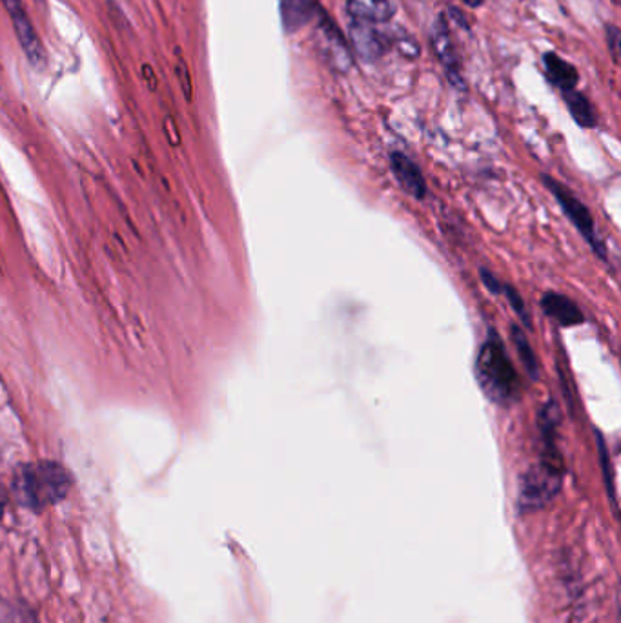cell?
Masks as SVG:
<instances>
[{"instance_id":"5","label":"cell","mask_w":621,"mask_h":623,"mask_svg":"<svg viewBox=\"0 0 621 623\" xmlns=\"http://www.w3.org/2000/svg\"><path fill=\"white\" fill-rule=\"evenodd\" d=\"M0 2L10 17L13 30H15V37L21 44V50L26 55V59L33 68L42 70L48 62V53L42 44L41 35L35 30V24L26 11L24 2L22 0H0Z\"/></svg>"},{"instance_id":"12","label":"cell","mask_w":621,"mask_h":623,"mask_svg":"<svg viewBox=\"0 0 621 623\" xmlns=\"http://www.w3.org/2000/svg\"><path fill=\"white\" fill-rule=\"evenodd\" d=\"M323 21L319 24V28L323 31V41H325L326 52L332 59V64L337 66L339 70L347 72L350 68V53H348L347 44L343 41V35L337 30L336 24L330 21L325 15H321Z\"/></svg>"},{"instance_id":"9","label":"cell","mask_w":621,"mask_h":623,"mask_svg":"<svg viewBox=\"0 0 621 623\" xmlns=\"http://www.w3.org/2000/svg\"><path fill=\"white\" fill-rule=\"evenodd\" d=\"M541 308L560 327H576L585 321L581 308L572 301L571 297L563 296L558 292L543 294Z\"/></svg>"},{"instance_id":"7","label":"cell","mask_w":621,"mask_h":623,"mask_svg":"<svg viewBox=\"0 0 621 623\" xmlns=\"http://www.w3.org/2000/svg\"><path fill=\"white\" fill-rule=\"evenodd\" d=\"M390 168H392V174L396 175L399 186L407 194L416 199H423L427 195V181L421 174L418 164L414 163L410 157L401 152H394L390 155Z\"/></svg>"},{"instance_id":"18","label":"cell","mask_w":621,"mask_h":623,"mask_svg":"<svg viewBox=\"0 0 621 623\" xmlns=\"http://www.w3.org/2000/svg\"><path fill=\"white\" fill-rule=\"evenodd\" d=\"M175 75H177V79L181 82L184 97L190 101V99H192V77H190L188 66H186V62H184L183 57H179V59H177V64H175Z\"/></svg>"},{"instance_id":"8","label":"cell","mask_w":621,"mask_h":623,"mask_svg":"<svg viewBox=\"0 0 621 623\" xmlns=\"http://www.w3.org/2000/svg\"><path fill=\"white\" fill-rule=\"evenodd\" d=\"M350 37H352L354 50L365 62L377 61L387 50V41H385L383 33H379L368 22H354L352 30H350Z\"/></svg>"},{"instance_id":"10","label":"cell","mask_w":621,"mask_h":623,"mask_svg":"<svg viewBox=\"0 0 621 623\" xmlns=\"http://www.w3.org/2000/svg\"><path fill=\"white\" fill-rule=\"evenodd\" d=\"M281 22L286 33H296L312 21L319 11L317 0H279Z\"/></svg>"},{"instance_id":"1","label":"cell","mask_w":621,"mask_h":623,"mask_svg":"<svg viewBox=\"0 0 621 623\" xmlns=\"http://www.w3.org/2000/svg\"><path fill=\"white\" fill-rule=\"evenodd\" d=\"M72 485V474L57 461L26 463L13 478V492L19 503L37 512L64 500Z\"/></svg>"},{"instance_id":"6","label":"cell","mask_w":621,"mask_h":623,"mask_svg":"<svg viewBox=\"0 0 621 623\" xmlns=\"http://www.w3.org/2000/svg\"><path fill=\"white\" fill-rule=\"evenodd\" d=\"M432 44L434 50L438 53L439 62L443 64L445 73H447L448 81L452 82L459 90H465V81L461 75V66H459L458 53L454 48V42L450 37L447 24L443 19H438L434 28H432Z\"/></svg>"},{"instance_id":"22","label":"cell","mask_w":621,"mask_h":623,"mask_svg":"<svg viewBox=\"0 0 621 623\" xmlns=\"http://www.w3.org/2000/svg\"><path fill=\"white\" fill-rule=\"evenodd\" d=\"M144 77H152V70H150V68H144ZM152 86H155V81H152Z\"/></svg>"},{"instance_id":"20","label":"cell","mask_w":621,"mask_h":623,"mask_svg":"<svg viewBox=\"0 0 621 623\" xmlns=\"http://www.w3.org/2000/svg\"><path fill=\"white\" fill-rule=\"evenodd\" d=\"M4 509H6V494L0 491V518L4 516Z\"/></svg>"},{"instance_id":"17","label":"cell","mask_w":621,"mask_h":623,"mask_svg":"<svg viewBox=\"0 0 621 623\" xmlns=\"http://www.w3.org/2000/svg\"><path fill=\"white\" fill-rule=\"evenodd\" d=\"M596 441H598V450H600L601 467H603V474H605V480H607V489L611 492L612 500H614L611 460H609V450H607V445H605V440H603L600 430H596Z\"/></svg>"},{"instance_id":"13","label":"cell","mask_w":621,"mask_h":623,"mask_svg":"<svg viewBox=\"0 0 621 623\" xmlns=\"http://www.w3.org/2000/svg\"><path fill=\"white\" fill-rule=\"evenodd\" d=\"M543 64H545V72H547L549 81L554 86H558L561 92L574 90V86L578 84V72L572 64L560 59L556 53H545Z\"/></svg>"},{"instance_id":"14","label":"cell","mask_w":621,"mask_h":623,"mask_svg":"<svg viewBox=\"0 0 621 623\" xmlns=\"http://www.w3.org/2000/svg\"><path fill=\"white\" fill-rule=\"evenodd\" d=\"M563 97H565V103L569 106V112H571L576 123L583 128L596 126V113L592 110L591 103L587 101L585 95H581L576 90H569V92H563Z\"/></svg>"},{"instance_id":"19","label":"cell","mask_w":621,"mask_h":623,"mask_svg":"<svg viewBox=\"0 0 621 623\" xmlns=\"http://www.w3.org/2000/svg\"><path fill=\"white\" fill-rule=\"evenodd\" d=\"M607 35H609V42H611L614 59H618V39H620V31H618L616 26H609V28H607Z\"/></svg>"},{"instance_id":"15","label":"cell","mask_w":621,"mask_h":623,"mask_svg":"<svg viewBox=\"0 0 621 623\" xmlns=\"http://www.w3.org/2000/svg\"><path fill=\"white\" fill-rule=\"evenodd\" d=\"M510 334H512V341H514L516 350L520 354L521 365L527 370L530 379H538V376H540V365H538V358L534 354V348L530 345L529 338L525 336V332L521 330L520 325H514L512 330H510Z\"/></svg>"},{"instance_id":"21","label":"cell","mask_w":621,"mask_h":623,"mask_svg":"<svg viewBox=\"0 0 621 623\" xmlns=\"http://www.w3.org/2000/svg\"><path fill=\"white\" fill-rule=\"evenodd\" d=\"M463 4H467L470 8H479L483 4V0H461Z\"/></svg>"},{"instance_id":"16","label":"cell","mask_w":621,"mask_h":623,"mask_svg":"<svg viewBox=\"0 0 621 623\" xmlns=\"http://www.w3.org/2000/svg\"><path fill=\"white\" fill-rule=\"evenodd\" d=\"M496 296L507 297L510 307L514 308V312H516V314L523 319V323H525L527 327H530V317L529 314H527V307H525L523 299H521L520 294H518V290H516L514 286H510L509 283L499 281L498 294H496Z\"/></svg>"},{"instance_id":"2","label":"cell","mask_w":621,"mask_h":623,"mask_svg":"<svg viewBox=\"0 0 621 623\" xmlns=\"http://www.w3.org/2000/svg\"><path fill=\"white\" fill-rule=\"evenodd\" d=\"M476 378L485 396L501 407L520 399L521 381L498 332L490 328L476 359Z\"/></svg>"},{"instance_id":"3","label":"cell","mask_w":621,"mask_h":623,"mask_svg":"<svg viewBox=\"0 0 621 623\" xmlns=\"http://www.w3.org/2000/svg\"><path fill=\"white\" fill-rule=\"evenodd\" d=\"M543 454L540 461L521 478L520 503L523 509H538L561 489L565 467L556 445V425H540Z\"/></svg>"},{"instance_id":"11","label":"cell","mask_w":621,"mask_h":623,"mask_svg":"<svg viewBox=\"0 0 621 623\" xmlns=\"http://www.w3.org/2000/svg\"><path fill=\"white\" fill-rule=\"evenodd\" d=\"M348 13L359 22L381 24L394 15L392 0H348Z\"/></svg>"},{"instance_id":"4","label":"cell","mask_w":621,"mask_h":623,"mask_svg":"<svg viewBox=\"0 0 621 623\" xmlns=\"http://www.w3.org/2000/svg\"><path fill=\"white\" fill-rule=\"evenodd\" d=\"M543 184L547 186L550 194L554 195V199L558 201L563 214L569 217L572 225L576 226V230L583 235V239L596 252V256L601 257L603 261H607V248L601 243L600 237L596 234V225H594V219H592L589 208L583 205L580 199L572 194L567 186L558 183L556 179H552L549 175H543Z\"/></svg>"}]
</instances>
